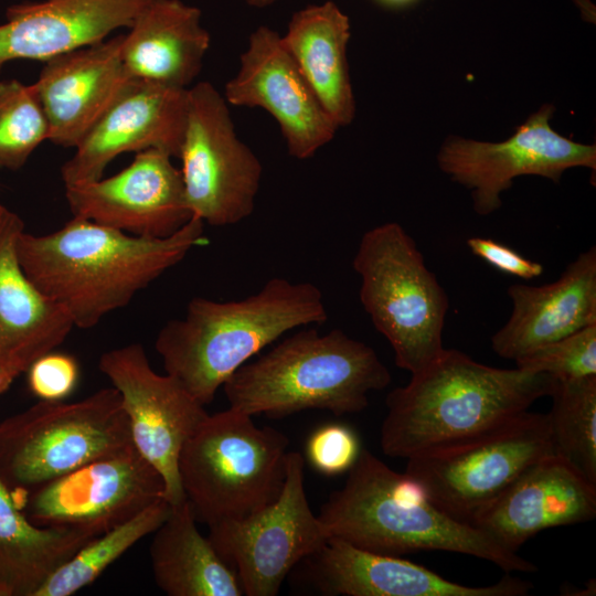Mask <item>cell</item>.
Returning <instances> with one entry per match:
<instances>
[{"mask_svg":"<svg viewBox=\"0 0 596 596\" xmlns=\"http://www.w3.org/2000/svg\"><path fill=\"white\" fill-rule=\"evenodd\" d=\"M204 243V222L196 216L162 238L73 216L49 234L23 231L17 251L31 281L67 312L74 327L88 329Z\"/></svg>","mask_w":596,"mask_h":596,"instance_id":"obj_1","label":"cell"},{"mask_svg":"<svg viewBox=\"0 0 596 596\" xmlns=\"http://www.w3.org/2000/svg\"><path fill=\"white\" fill-rule=\"evenodd\" d=\"M554 381L546 373L493 368L444 349L387 394L382 451L407 460L473 438L549 396Z\"/></svg>","mask_w":596,"mask_h":596,"instance_id":"obj_2","label":"cell"},{"mask_svg":"<svg viewBox=\"0 0 596 596\" xmlns=\"http://www.w3.org/2000/svg\"><path fill=\"white\" fill-rule=\"evenodd\" d=\"M318 518L329 538L380 554L446 551L489 561L505 573L538 571L518 552L444 512L419 482L364 448L343 487L330 493Z\"/></svg>","mask_w":596,"mask_h":596,"instance_id":"obj_3","label":"cell"},{"mask_svg":"<svg viewBox=\"0 0 596 596\" xmlns=\"http://www.w3.org/2000/svg\"><path fill=\"white\" fill-rule=\"evenodd\" d=\"M328 319L320 289L274 277L240 300L191 299L183 318L168 321L155 348L166 373L202 405L255 354L285 333Z\"/></svg>","mask_w":596,"mask_h":596,"instance_id":"obj_4","label":"cell"},{"mask_svg":"<svg viewBox=\"0 0 596 596\" xmlns=\"http://www.w3.org/2000/svg\"><path fill=\"white\" fill-rule=\"evenodd\" d=\"M391 380L370 345L339 329L310 328L243 364L222 387L230 407L251 416L281 418L306 409L341 416L362 412L369 394Z\"/></svg>","mask_w":596,"mask_h":596,"instance_id":"obj_5","label":"cell"},{"mask_svg":"<svg viewBox=\"0 0 596 596\" xmlns=\"http://www.w3.org/2000/svg\"><path fill=\"white\" fill-rule=\"evenodd\" d=\"M289 439L228 407L207 415L184 444L179 475L196 520L207 526L254 514L280 494Z\"/></svg>","mask_w":596,"mask_h":596,"instance_id":"obj_6","label":"cell"},{"mask_svg":"<svg viewBox=\"0 0 596 596\" xmlns=\"http://www.w3.org/2000/svg\"><path fill=\"white\" fill-rule=\"evenodd\" d=\"M360 301L390 342L395 364L414 374L445 349L448 296L414 240L395 222L365 232L352 262Z\"/></svg>","mask_w":596,"mask_h":596,"instance_id":"obj_7","label":"cell"},{"mask_svg":"<svg viewBox=\"0 0 596 596\" xmlns=\"http://www.w3.org/2000/svg\"><path fill=\"white\" fill-rule=\"evenodd\" d=\"M131 445L114 386L72 403L40 401L0 423V480L19 497Z\"/></svg>","mask_w":596,"mask_h":596,"instance_id":"obj_8","label":"cell"},{"mask_svg":"<svg viewBox=\"0 0 596 596\" xmlns=\"http://www.w3.org/2000/svg\"><path fill=\"white\" fill-rule=\"evenodd\" d=\"M554 455L547 414L529 409L473 438L407 459L405 473L468 522L539 460Z\"/></svg>","mask_w":596,"mask_h":596,"instance_id":"obj_9","label":"cell"},{"mask_svg":"<svg viewBox=\"0 0 596 596\" xmlns=\"http://www.w3.org/2000/svg\"><path fill=\"white\" fill-rule=\"evenodd\" d=\"M179 159L192 216L227 226L253 213L263 166L236 135L227 102L209 82L189 87Z\"/></svg>","mask_w":596,"mask_h":596,"instance_id":"obj_10","label":"cell"},{"mask_svg":"<svg viewBox=\"0 0 596 596\" xmlns=\"http://www.w3.org/2000/svg\"><path fill=\"white\" fill-rule=\"evenodd\" d=\"M305 458L289 451L279 497L258 512L209 526V540L236 572L246 596H276L292 570L329 534L308 502Z\"/></svg>","mask_w":596,"mask_h":596,"instance_id":"obj_11","label":"cell"},{"mask_svg":"<svg viewBox=\"0 0 596 596\" xmlns=\"http://www.w3.org/2000/svg\"><path fill=\"white\" fill-rule=\"evenodd\" d=\"M164 493L159 471L131 445L14 499L39 526L98 536L164 498Z\"/></svg>","mask_w":596,"mask_h":596,"instance_id":"obj_12","label":"cell"},{"mask_svg":"<svg viewBox=\"0 0 596 596\" xmlns=\"http://www.w3.org/2000/svg\"><path fill=\"white\" fill-rule=\"evenodd\" d=\"M98 366L120 395L134 446L161 475L166 500H185L179 457L209 415L204 405L174 377L157 373L140 343L104 352Z\"/></svg>","mask_w":596,"mask_h":596,"instance_id":"obj_13","label":"cell"},{"mask_svg":"<svg viewBox=\"0 0 596 596\" xmlns=\"http://www.w3.org/2000/svg\"><path fill=\"white\" fill-rule=\"evenodd\" d=\"M554 107L543 105L501 142L449 138L438 153V166L471 190L473 210L488 215L501 206L500 194L520 175L558 182L563 172L584 167L596 170V147L568 139L550 125Z\"/></svg>","mask_w":596,"mask_h":596,"instance_id":"obj_14","label":"cell"},{"mask_svg":"<svg viewBox=\"0 0 596 596\" xmlns=\"http://www.w3.org/2000/svg\"><path fill=\"white\" fill-rule=\"evenodd\" d=\"M225 100L238 107H258L277 123L288 153L312 157L339 129L327 114L287 51L281 35L260 25L240 57V68L224 86Z\"/></svg>","mask_w":596,"mask_h":596,"instance_id":"obj_15","label":"cell"},{"mask_svg":"<svg viewBox=\"0 0 596 596\" xmlns=\"http://www.w3.org/2000/svg\"><path fill=\"white\" fill-rule=\"evenodd\" d=\"M172 158L160 149L142 150L109 178L66 185L73 216L136 236H170L192 217Z\"/></svg>","mask_w":596,"mask_h":596,"instance_id":"obj_16","label":"cell"},{"mask_svg":"<svg viewBox=\"0 0 596 596\" xmlns=\"http://www.w3.org/2000/svg\"><path fill=\"white\" fill-rule=\"evenodd\" d=\"M188 91L132 79L62 166L64 185L100 179L108 163L125 152L155 148L179 158Z\"/></svg>","mask_w":596,"mask_h":596,"instance_id":"obj_17","label":"cell"},{"mask_svg":"<svg viewBox=\"0 0 596 596\" xmlns=\"http://www.w3.org/2000/svg\"><path fill=\"white\" fill-rule=\"evenodd\" d=\"M294 570L299 583L324 596H525L531 582L505 575L488 586H467L411 562L356 547L336 538Z\"/></svg>","mask_w":596,"mask_h":596,"instance_id":"obj_18","label":"cell"},{"mask_svg":"<svg viewBox=\"0 0 596 596\" xmlns=\"http://www.w3.org/2000/svg\"><path fill=\"white\" fill-rule=\"evenodd\" d=\"M595 515L596 485L552 455L528 468L469 523L518 552L543 530L587 522Z\"/></svg>","mask_w":596,"mask_h":596,"instance_id":"obj_19","label":"cell"},{"mask_svg":"<svg viewBox=\"0 0 596 596\" xmlns=\"http://www.w3.org/2000/svg\"><path fill=\"white\" fill-rule=\"evenodd\" d=\"M123 38L119 34L44 61L32 85L53 143L75 148L132 81L121 60Z\"/></svg>","mask_w":596,"mask_h":596,"instance_id":"obj_20","label":"cell"},{"mask_svg":"<svg viewBox=\"0 0 596 596\" xmlns=\"http://www.w3.org/2000/svg\"><path fill=\"white\" fill-rule=\"evenodd\" d=\"M150 0H44L11 6L0 24V71L13 60L46 61L129 28Z\"/></svg>","mask_w":596,"mask_h":596,"instance_id":"obj_21","label":"cell"},{"mask_svg":"<svg viewBox=\"0 0 596 596\" xmlns=\"http://www.w3.org/2000/svg\"><path fill=\"white\" fill-rule=\"evenodd\" d=\"M512 312L491 337L501 358L524 354L596 324V247L570 263L561 277L543 286L515 284L508 288Z\"/></svg>","mask_w":596,"mask_h":596,"instance_id":"obj_22","label":"cell"},{"mask_svg":"<svg viewBox=\"0 0 596 596\" xmlns=\"http://www.w3.org/2000/svg\"><path fill=\"white\" fill-rule=\"evenodd\" d=\"M22 219L0 205V366L20 375L55 350L74 324L23 270L17 251Z\"/></svg>","mask_w":596,"mask_h":596,"instance_id":"obj_23","label":"cell"},{"mask_svg":"<svg viewBox=\"0 0 596 596\" xmlns=\"http://www.w3.org/2000/svg\"><path fill=\"white\" fill-rule=\"evenodd\" d=\"M128 29L121 60L132 79L190 87L211 44L199 8L181 0H150Z\"/></svg>","mask_w":596,"mask_h":596,"instance_id":"obj_24","label":"cell"},{"mask_svg":"<svg viewBox=\"0 0 596 596\" xmlns=\"http://www.w3.org/2000/svg\"><path fill=\"white\" fill-rule=\"evenodd\" d=\"M349 17L333 1L296 11L281 40L304 78L338 128L355 116L347 47Z\"/></svg>","mask_w":596,"mask_h":596,"instance_id":"obj_25","label":"cell"},{"mask_svg":"<svg viewBox=\"0 0 596 596\" xmlns=\"http://www.w3.org/2000/svg\"><path fill=\"white\" fill-rule=\"evenodd\" d=\"M188 499L171 505L153 532L150 562L158 587L169 596H242L236 572L196 528Z\"/></svg>","mask_w":596,"mask_h":596,"instance_id":"obj_26","label":"cell"},{"mask_svg":"<svg viewBox=\"0 0 596 596\" xmlns=\"http://www.w3.org/2000/svg\"><path fill=\"white\" fill-rule=\"evenodd\" d=\"M93 538L82 531L32 523L0 480V596H35Z\"/></svg>","mask_w":596,"mask_h":596,"instance_id":"obj_27","label":"cell"},{"mask_svg":"<svg viewBox=\"0 0 596 596\" xmlns=\"http://www.w3.org/2000/svg\"><path fill=\"white\" fill-rule=\"evenodd\" d=\"M171 504L159 499L126 522L93 538L61 565L35 596H70L94 583L103 572L167 519Z\"/></svg>","mask_w":596,"mask_h":596,"instance_id":"obj_28","label":"cell"},{"mask_svg":"<svg viewBox=\"0 0 596 596\" xmlns=\"http://www.w3.org/2000/svg\"><path fill=\"white\" fill-rule=\"evenodd\" d=\"M549 396L554 455L596 485V375L555 380Z\"/></svg>","mask_w":596,"mask_h":596,"instance_id":"obj_29","label":"cell"},{"mask_svg":"<svg viewBox=\"0 0 596 596\" xmlns=\"http://www.w3.org/2000/svg\"><path fill=\"white\" fill-rule=\"evenodd\" d=\"M49 136V123L33 85L1 81L0 168L20 169Z\"/></svg>","mask_w":596,"mask_h":596,"instance_id":"obj_30","label":"cell"},{"mask_svg":"<svg viewBox=\"0 0 596 596\" xmlns=\"http://www.w3.org/2000/svg\"><path fill=\"white\" fill-rule=\"evenodd\" d=\"M518 369L558 381L596 375V324L540 347L515 360Z\"/></svg>","mask_w":596,"mask_h":596,"instance_id":"obj_31","label":"cell"},{"mask_svg":"<svg viewBox=\"0 0 596 596\" xmlns=\"http://www.w3.org/2000/svg\"><path fill=\"white\" fill-rule=\"evenodd\" d=\"M355 432L344 424L329 423L313 430L306 443V458L322 475L348 472L360 451Z\"/></svg>","mask_w":596,"mask_h":596,"instance_id":"obj_32","label":"cell"},{"mask_svg":"<svg viewBox=\"0 0 596 596\" xmlns=\"http://www.w3.org/2000/svg\"><path fill=\"white\" fill-rule=\"evenodd\" d=\"M28 385L40 401H63L75 390L79 368L76 359L54 350L41 355L26 370Z\"/></svg>","mask_w":596,"mask_h":596,"instance_id":"obj_33","label":"cell"},{"mask_svg":"<svg viewBox=\"0 0 596 596\" xmlns=\"http://www.w3.org/2000/svg\"><path fill=\"white\" fill-rule=\"evenodd\" d=\"M467 246L471 253L497 270L522 279H532L543 274V266L525 258L509 246L486 237H469Z\"/></svg>","mask_w":596,"mask_h":596,"instance_id":"obj_34","label":"cell"},{"mask_svg":"<svg viewBox=\"0 0 596 596\" xmlns=\"http://www.w3.org/2000/svg\"><path fill=\"white\" fill-rule=\"evenodd\" d=\"M18 375L0 366V394L8 390Z\"/></svg>","mask_w":596,"mask_h":596,"instance_id":"obj_35","label":"cell"},{"mask_svg":"<svg viewBox=\"0 0 596 596\" xmlns=\"http://www.w3.org/2000/svg\"><path fill=\"white\" fill-rule=\"evenodd\" d=\"M374 1H376L379 4L385 8L400 9V8L407 7L417 0H374Z\"/></svg>","mask_w":596,"mask_h":596,"instance_id":"obj_36","label":"cell"},{"mask_svg":"<svg viewBox=\"0 0 596 596\" xmlns=\"http://www.w3.org/2000/svg\"><path fill=\"white\" fill-rule=\"evenodd\" d=\"M242 1L245 2L249 7L263 9V8H267L275 4L279 0H242Z\"/></svg>","mask_w":596,"mask_h":596,"instance_id":"obj_37","label":"cell"}]
</instances>
